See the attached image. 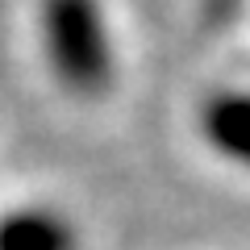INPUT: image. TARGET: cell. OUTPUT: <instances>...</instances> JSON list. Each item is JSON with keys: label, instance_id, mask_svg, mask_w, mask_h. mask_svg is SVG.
<instances>
[{"label": "cell", "instance_id": "3957f363", "mask_svg": "<svg viewBox=\"0 0 250 250\" xmlns=\"http://www.w3.org/2000/svg\"><path fill=\"white\" fill-rule=\"evenodd\" d=\"M0 250H80V233L54 208L21 205L0 213Z\"/></svg>", "mask_w": 250, "mask_h": 250}, {"label": "cell", "instance_id": "6da1fadb", "mask_svg": "<svg viewBox=\"0 0 250 250\" xmlns=\"http://www.w3.org/2000/svg\"><path fill=\"white\" fill-rule=\"evenodd\" d=\"M38 46L62 92L96 100L113 88L117 54L100 0H38Z\"/></svg>", "mask_w": 250, "mask_h": 250}, {"label": "cell", "instance_id": "7a4b0ae2", "mask_svg": "<svg viewBox=\"0 0 250 250\" xmlns=\"http://www.w3.org/2000/svg\"><path fill=\"white\" fill-rule=\"evenodd\" d=\"M200 134L225 163L250 171V92H217L200 108Z\"/></svg>", "mask_w": 250, "mask_h": 250}]
</instances>
